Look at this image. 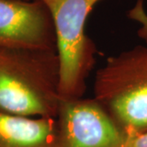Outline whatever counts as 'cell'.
I'll return each mask as SVG.
<instances>
[{"label":"cell","mask_w":147,"mask_h":147,"mask_svg":"<svg viewBox=\"0 0 147 147\" xmlns=\"http://www.w3.org/2000/svg\"><path fill=\"white\" fill-rule=\"evenodd\" d=\"M61 64L55 49L0 47V110L57 118Z\"/></svg>","instance_id":"cell-1"},{"label":"cell","mask_w":147,"mask_h":147,"mask_svg":"<svg viewBox=\"0 0 147 147\" xmlns=\"http://www.w3.org/2000/svg\"><path fill=\"white\" fill-rule=\"evenodd\" d=\"M94 99L127 134L147 131V46L107 58L96 73Z\"/></svg>","instance_id":"cell-2"},{"label":"cell","mask_w":147,"mask_h":147,"mask_svg":"<svg viewBox=\"0 0 147 147\" xmlns=\"http://www.w3.org/2000/svg\"><path fill=\"white\" fill-rule=\"evenodd\" d=\"M40 1L47 6L55 27L61 64V98H82L97 53L95 43L86 34V21L101 0Z\"/></svg>","instance_id":"cell-3"},{"label":"cell","mask_w":147,"mask_h":147,"mask_svg":"<svg viewBox=\"0 0 147 147\" xmlns=\"http://www.w3.org/2000/svg\"><path fill=\"white\" fill-rule=\"evenodd\" d=\"M54 147H127L128 136L94 98L61 99Z\"/></svg>","instance_id":"cell-4"},{"label":"cell","mask_w":147,"mask_h":147,"mask_svg":"<svg viewBox=\"0 0 147 147\" xmlns=\"http://www.w3.org/2000/svg\"><path fill=\"white\" fill-rule=\"evenodd\" d=\"M0 47L57 50L47 6L40 0H0Z\"/></svg>","instance_id":"cell-5"},{"label":"cell","mask_w":147,"mask_h":147,"mask_svg":"<svg viewBox=\"0 0 147 147\" xmlns=\"http://www.w3.org/2000/svg\"><path fill=\"white\" fill-rule=\"evenodd\" d=\"M57 118H30L0 110V147H54Z\"/></svg>","instance_id":"cell-6"},{"label":"cell","mask_w":147,"mask_h":147,"mask_svg":"<svg viewBox=\"0 0 147 147\" xmlns=\"http://www.w3.org/2000/svg\"><path fill=\"white\" fill-rule=\"evenodd\" d=\"M127 147H147V131L137 135L128 136Z\"/></svg>","instance_id":"cell-7"},{"label":"cell","mask_w":147,"mask_h":147,"mask_svg":"<svg viewBox=\"0 0 147 147\" xmlns=\"http://www.w3.org/2000/svg\"><path fill=\"white\" fill-rule=\"evenodd\" d=\"M143 25H144V26H143V29H142L141 31H142V33H143V34H144V37L147 36V22L146 21H144L143 22Z\"/></svg>","instance_id":"cell-8"}]
</instances>
